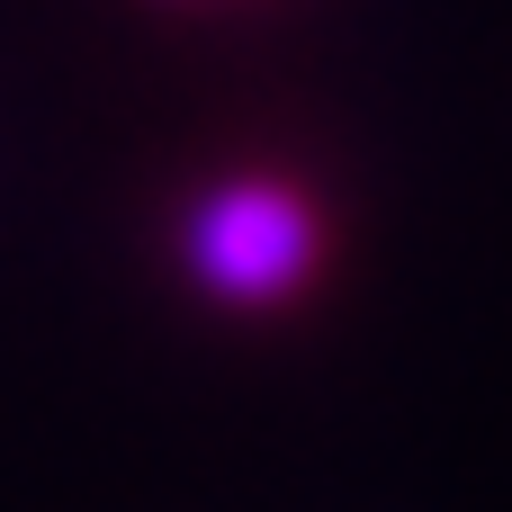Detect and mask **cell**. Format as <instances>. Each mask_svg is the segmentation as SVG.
I'll use <instances>...</instances> for the list:
<instances>
[{
	"label": "cell",
	"instance_id": "1",
	"mask_svg": "<svg viewBox=\"0 0 512 512\" xmlns=\"http://www.w3.org/2000/svg\"><path fill=\"white\" fill-rule=\"evenodd\" d=\"M180 261L216 306H288L324 261V225L288 180H216L180 216Z\"/></svg>",
	"mask_w": 512,
	"mask_h": 512
}]
</instances>
